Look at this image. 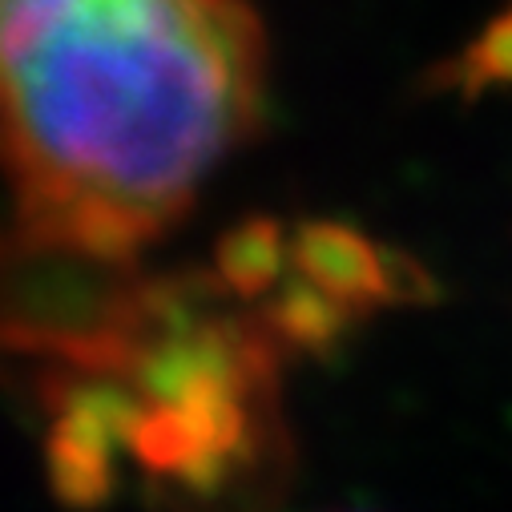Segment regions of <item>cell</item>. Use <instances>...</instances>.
Masks as SVG:
<instances>
[{"mask_svg":"<svg viewBox=\"0 0 512 512\" xmlns=\"http://www.w3.org/2000/svg\"><path fill=\"white\" fill-rule=\"evenodd\" d=\"M287 271L331 299L343 315L359 319L363 311L379 307L400 295L396 275L404 267H392L388 250L371 246L363 234L331 226V222H311L291 234V259Z\"/></svg>","mask_w":512,"mask_h":512,"instance_id":"3957f363","label":"cell"},{"mask_svg":"<svg viewBox=\"0 0 512 512\" xmlns=\"http://www.w3.org/2000/svg\"><path fill=\"white\" fill-rule=\"evenodd\" d=\"M17 246L121 267L263 109L246 0H0Z\"/></svg>","mask_w":512,"mask_h":512,"instance_id":"6da1fadb","label":"cell"},{"mask_svg":"<svg viewBox=\"0 0 512 512\" xmlns=\"http://www.w3.org/2000/svg\"><path fill=\"white\" fill-rule=\"evenodd\" d=\"M452 81L464 93H480L492 85H512V9L500 13L480 41L468 45V53L452 65Z\"/></svg>","mask_w":512,"mask_h":512,"instance_id":"277c9868","label":"cell"},{"mask_svg":"<svg viewBox=\"0 0 512 512\" xmlns=\"http://www.w3.org/2000/svg\"><path fill=\"white\" fill-rule=\"evenodd\" d=\"M57 347L49 472L69 504H97L130 456L174 504L242 500L275 464V347L259 319H222L190 291L117 295Z\"/></svg>","mask_w":512,"mask_h":512,"instance_id":"7a4b0ae2","label":"cell"}]
</instances>
